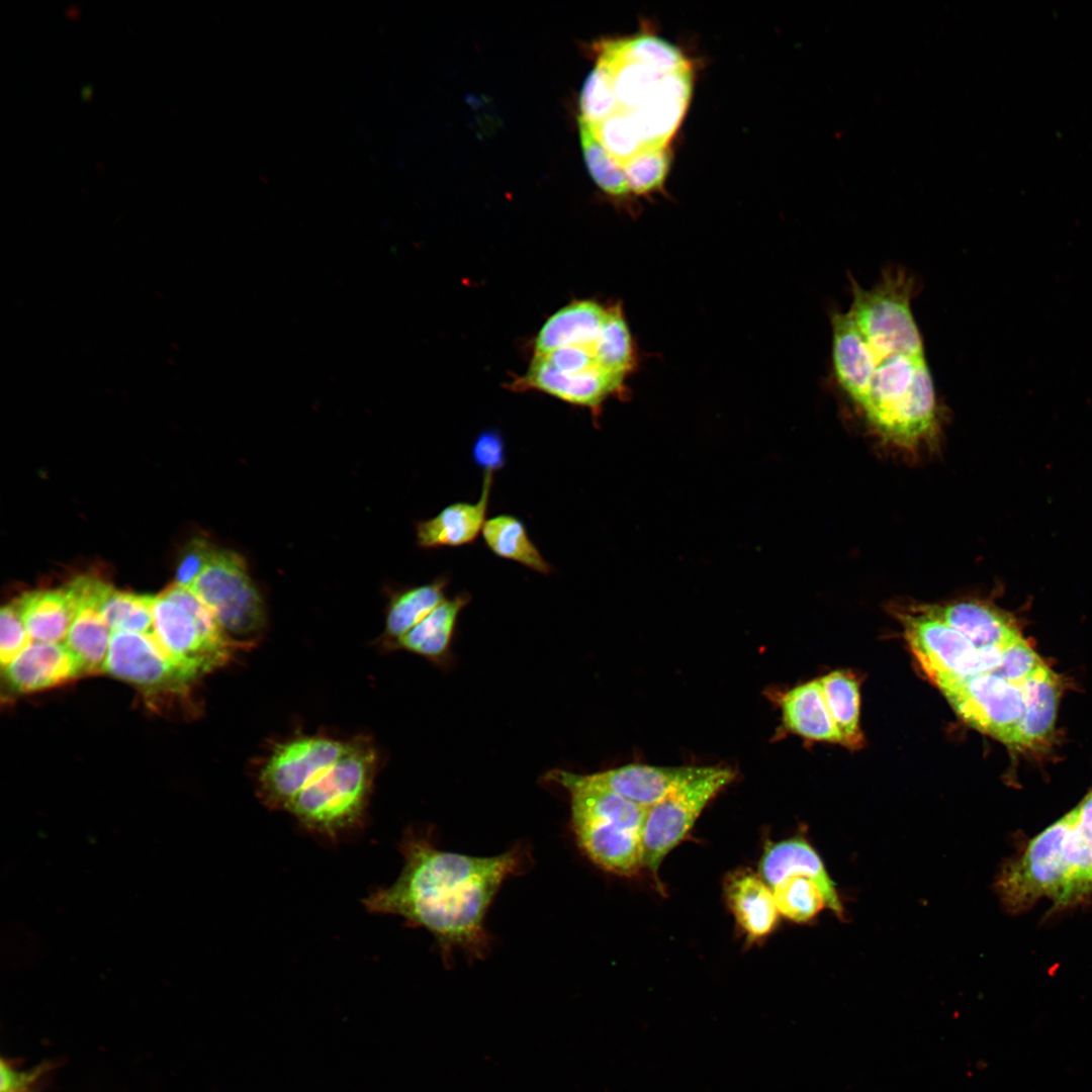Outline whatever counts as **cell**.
Segmentation results:
<instances>
[{
    "mask_svg": "<svg viewBox=\"0 0 1092 1092\" xmlns=\"http://www.w3.org/2000/svg\"><path fill=\"white\" fill-rule=\"evenodd\" d=\"M917 290L890 266L870 288L851 279L849 307L831 315L835 385L882 447L911 460L937 449L945 421L912 311Z\"/></svg>",
    "mask_w": 1092,
    "mask_h": 1092,
    "instance_id": "cell-1",
    "label": "cell"
},
{
    "mask_svg": "<svg viewBox=\"0 0 1092 1092\" xmlns=\"http://www.w3.org/2000/svg\"><path fill=\"white\" fill-rule=\"evenodd\" d=\"M403 867L396 881L365 900L372 913L402 917L435 937L444 963L456 949L482 960L490 949L487 912L504 883L531 864L525 845L493 856L442 850L431 830L411 829L399 843Z\"/></svg>",
    "mask_w": 1092,
    "mask_h": 1092,
    "instance_id": "cell-2",
    "label": "cell"
},
{
    "mask_svg": "<svg viewBox=\"0 0 1092 1092\" xmlns=\"http://www.w3.org/2000/svg\"><path fill=\"white\" fill-rule=\"evenodd\" d=\"M545 779L569 795L570 828L581 852L600 869L632 877L643 868L645 808L563 769Z\"/></svg>",
    "mask_w": 1092,
    "mask_h": 1092,
    "instance_id": "cell-3",
    "label": "cell"
},
{
    "mask_svg": "<svg viewBox=\"0 0 1092 1092\" xmlns=\"http://www.w3.org/2000/svg\"><path fill=\"white\" fill-rule=\"evenodd\" d=\"M371 745L354 741L286 807L306 829L336 838L362 824L375 772Z\"/></svg>",
    "mask_w": 1092,
    "mask_h": 1092,
    "instance_id": "cell-4",
    "label": "cell"
},
{
    "mask_svg": "<svg viewBox=\"0 0 1092 1092\" xmlns=\"http://www.w3.org/2000/svg\"><path fill=\"white\" fill-rule=\"evenodd\" d=\"M906 641L921 668L938 688L992 672L1003 647L977 648L960 632L920 605L897 611Z\"/></svg>",
    "mask_w": 1092,
    "mask_h": 1092,
    "instance_id": "cell-5",
    "label": "cell"
},
{
    "mask_svg": "<svg viewBox=\"0 0 1092 1092\" xmlns=\"http://www.w3.org/2000/svg\"><path fill=\"white\" fill-rule=\"evenodd\" d=\"M1075 818L1074 808L1029 840L1018 856L1001 868L995 889L1009 913H1022L1043 897L1057 900L1067 873L1066 840Z\"/></svg>",
    "mask_w": 1092,
    "mask_h": 1092,
    "instance_id": "cell-6",
    "label": "cell"
},
{
    "mask_svg": "<svg viewBox=\"0 0 1092 1092\" xmlns=\"http://www.w3.org/2000/svg\"><path fill=\"white\" fill-rule=\"evenodd\" d=\"M735 778L728 767L709 766L658 803L647 808L643 832V868L656 879L664 857L687 836L705 807Z\"/></svg>",
    "mask_w": 1092,
    "mask_h": 1092,
    "instance_id": "cell-7",
    "label": "cell"
},
{
    "mask_svg": "<svg viewBox=\"0 0 1092 1092\" xmlns=\"http://www.w3.org/2000/svg\"><path fill=\"white\" fill-rule=\"evenodd\" d=\"M189 588L211 610L229 635L252 636L265 625L262 598L244 560L233 551L216 549Z\"/></svg>",
    "mask_w": 1092,
    "mask_h": 1092,
    "instance_id": "cell-8",
    "label": "cell"
},
{
    "mask_svg": "<svg viewBox=\"0 0 1092 1092\" xmlns=\"http://www.w3.org/2000/svg\"><path fill=\"white\" fill-rule=\"evenodd\" d=\"M350 742L325 737H301L277 745L259 775L262 800L275 809L288 804L329 769L349 748Z\"/></svg>",
    "mask_w": 1092,
    "mask_h": 1092,
    "instance_id": "cell-9",
    "label": "cell"
},
{
    "mask_svg": "<svg viewBox=\"0 0 1092 1092\" xmlns=\"http://www.w3.org/2000/svg\"><path fill=\"white\" fill-rule=\"evenodd\" d=\"M103 671L152 698L184 696L197 679L165 652L154 634L134 632L111 633Z\"/></svg>",
    "mask_w": 1092,
    "mask_h": 1092,
    "instance_id": "cell-10",
    "label": "cell"
},
{
    "mask_svg": "<svg viewBox=\"0 0 1092 1092\" xmlns=\"http://www.w3.org/2000/svg\"><path fill=\"white\" fill-rule=\"evenodd\" d=\"M939 690L966 723L1011 745L1023 712L1019 685L988 672L950 682Z\"/></svg>",
    "mask_w": 1092,
    "mask_h": 1092,
    "instance_id": "cell-11",
    "label": "cell"
},
{
    "mask_svg": "<svg viewBox=\"0 0 1092 1092\" xmlns=\"http://www.w3.org/2000/svg\"><path fill=\"white\" fill-rule=\"evenodd\" d=\"M153 624L161 647L196 678L225 664L237 648L208 639L191 616L163 594L155 597Z\"/></svg>",
    "mask_w": 1092,
    "mask_h": 1092,
    "instance_id": "cell-12",
    "label": "cell"
},
{
    "mask_svg": "<svg viewBox=\"0 0 1092 1092\" xmlns=\"http://www.w3.org/2000/svg\"><path fill=\"white\" fill-rule=\"evenodd\" d=\"M111 587L89 575L77 576L65 587L75 608L66 646L79 658L85 674L103 671L112 632L100 609Z\"/></svg>",
    "mask_w": 1092,
    "mask_h": 1092,
    "instance_id": "cell-13",
    "label": "cell"
},
{
    "mask_svg": "<svg viewBox=\"0 0 1092 1092\" xmlns=\"http://www.w3.org/2000/svg\"><path fill=\"white\" fill-rule=\"evenodd\" d=\"M624 381V378L600 366L580 372H562L543 357L534 356L525 375L516 380L512 387L516 390H539L569 404L589 408L598 416L610 396L623 394Z\"/></svg>",
    "mask_w": 1092,
    "mask_h": 1092,
    "instance_id": "cell-14",
    "label": "cell"
},
{
    "mask_svg": "<svg viewBox=\"0 0 1092 1092\" xmlns=\"http://www.w3.org/2000/svg\"><path fill=\"white\" fill-rule=\"evenodd\" d=\"M8 687L28 694L62 686L85 674L79 658L62 643L31 641L2 668Z\"/></svg>",
    "mask_w": 1092,
    "mask_h": 1092,
    "instance_id": "cell-15",
    "label": "cell"
},
{
    "mask_svg": "<svg viewBox=\"0 0 1092 1092\" xmlns=\"http://www.w3.org/2000/svg\"><path fill=\"white\" fill-rule=\"evenodd\" d=\"M920 606L977 648L1003 647L1021 636L1015 618L986 600L963 599Z\"/></svg>",
    "mask_w": 1092,
    "mask_h": 1092,
    "instance_id": "cell-16",
    "label": "cell"
},
{
    "mask_svg": "<svg viewBox=\"0 0 1092 1092\" xmlns=\"http://www.w3.org/2000/svg\"><path fill=\"white\" fill-rule=\"evenodd\" d=\"M704 767H664L632 763L581 776L586 782L647 809L700 775Z\"/></svg>",
    "mask_w": 1092,
    "mask_h": 1092,
    "instance_id": "cell-17",
    "label": "cell"
},
{
    "mask_svg": "<svg viewBox=\"0 0 1092 1092\" xmlns=\"http://www.w3.org/2000/svg\"><path fill=\"white\" fill-rule=\"evenodd\" d=\"M692 84L691 69L666 75L647 102L632 112L620 111L634 123L643 150L667 148L686 112Z\"/></svg>",
    "mask_w": 1092,
    "mask_h": 1092,
    "instance_id": "cell-18",
    "label": "cell"
},
{
    "mask_svg": "<svg viewBox=\"0 0 1092 1092\" xmlns=\"http://www.w3.org/2000/svg\"><path fill=\"white\" fill-rule=\"evenodd\" d=\"M1023 712L1010 747L1035 751L1050 743L1055 730L1063 685L1044 663L1020 685Z\"/></svg>",
    "mask_w": 1092,
    "mask_h": 1092,
    "instance_id": "cell-19",
    "label": "cell"
},
{
    "mask_svg": "<svg viewBox=\"0 0 1092 1092\" xmlns=\"http://www.w3.org/2000/svg\"><path fill=\"white\" fill-rule=\"evenodd\" d=\"M759 876L770 888L791 876L812 879L821 888L826 905L842 916V905L833 882L818 853L802 837L768 843L759 862Z\"/></svg>",
    "mask_w": 1092,
    "mask_h": 1092,
    "instance_id": "cell-20",
    "label": "cell"
},
{
    "mask_svg": "<svg viewBox=\"0 0 1092 1092\" xmlns=\"http://www.w3.org/2000/svg\"><path fill=\"white\" fill-rule=\"evenodd\" d=\"M493 474L483 473L482 490L475 503L458 502L437 516L417 525V541L422 548L458 547L471 544L486 521Z\"/></svg>",
    "mask_w": 1092,
    "mask_h": 1092,
    "instance_id": "cell-21",
    "label": "cell"
},
{
    "mask_svg": "<svg viewBox=\"0 0 1092 1092\" xmlns=\"http://www.w3.org/2000/svg\"><path fill=\"white\" fill-rule=\"evenodd\" d=\"M728 907L749 941L768 936L776 928L779 911L771 888L749 871L732 874L725 884Z\"/></svg>",
    "mask_w": 1092,
    "mask_h": 1092,
    "instance_id": "cell-22",
    "label": "cell"
},
{
    "mask_svg": "<svg viewBox=\"0 0 1092 1092\" xmlns=\"http://www.w3.org/2000/svg\"><path fill=\"white\" fill-rule=\"evenodd\" d=\"M608 307L594 300H575L550 315L538 332L534 355L565 347L593 348L604 325Z\"/></svg>",
    "mask_w": 1092,
    "mask_h": 1092,
    "instance_id": "cell-23",
    "label": "cell"
},
{
    "mask_svg": "<svg viewBox=\"0 0 1092 1092\" xmlns=\"http://www.w3.org/2000/svg\"><path fill=\"white\" fill-rule=\"evenodd\" d=\"M471 597L467 592L445 599L423 621L396 640V645L448 668L453 663L452 643L461 611Z\"/></svg>",
    "mask_w": 1092,
    "mask_h": 1092,
    "instance_id": "cell-24",
    "label": "cell"
},
{
    "mask_svg": "<svg viewBox=\"0 0 1092 1092\" xmlns=\"http://www.w3.org/2000/svg\"><path fill=\"white\" fill-rule=\"evenodd\" d=\"M1065 846L1067 873L1055 905L1066 907L1092 893V791L1075 807Z\"/></svg>",
    "mask_w": 1092,
    "mask_h": 1092,
    "instance_id": "cell-25",
    "label": "cell"
},
{
    "mask_svg": "<svg viewBox=\"0 0 1092 1092\" xmlns=\"http://www.w3.org/2000/svg\"><path fill=\"white\" fill-rule=\"evenodd\" d=\"M785 727L804 738L842 744L826 705L819 679L799 685L780 699Z\"/></svg>",
    "mask_w": 1092,
    "mask_h": 1092,
    "instance_id": "cell-26",
    "label": "cell"
},
{
    "mask_svg": "<svg viewBox=\"0 0 1092 1092\" xmlns=\"http://www.w3.org/2000/svg\"><path fill=\"white\" fill-rule=\"evenodd\" d=\"M14 603L31 641L66 640L75 612L66 588L28 592Z\"/></svg>",
    "mask_w": 1092,
    "mask_h": 1092,
    "instance_id": "cell-27",
    "label": "cell"
},
{
    "mask_svg": "<svg viewBox=\"0 0 1092 1092\" xmlns=\"http://www.w3.org/2000/svg\"><path fill=\"white\" fill-rule=\"evenodd\" d=\"M481 535L487 548L496 556L541 574L551 573V564L530 539L525 524L519 518L502 514L487 519Z\"/></svg>",
    "mask_w": 1092,
    "mask_h": 1092,
    "instance_id": "cell-28",
    "label": "cell"
},
{
    "mask_svg": "<svg viewBox=\"0 0 1092 1092\" xmlns=\"http://www.w3.org/2000/svg\"><path fill=\"white\" fill-rule=\"evenodd\" d=\"M819 682L841 737L842 745L857 748L862 744L859 728V692L856 678L845 671H832Z\"/></svg>",
    "mask_w": 1092,
    "mask_h": 1092,
    "instance_id": "cell-29",
    "label": "cell"
},
{
    "mask_svg": "<svg viewBox=\"0 0 1092 1092\" xmlns=\"http://www.w3.org/2000/svg\"><path fill=\"white\" fill-rule=\"evenodd\" d=\"M449 584L447 576L406 589L395 596L388 608L385 632L388 637L399 639L423 621L445 599Z\"/></svg>",
    "mask_w": 1092,
    "mask_h": 1092,
    "instance_id": "cell-30",
    "label": "cell"
},
{
    "mask_svg": "<svg viewBox=\"0 0 1092 1092\" xmlns=\"http://www.w3.org/2000/svg\"><path fill=\"white\" fill-rule=\"evenodd\" d=\"M593 352L602 369L621 378L625 379L635 366L636 355L632 337L619 305L608 307Z\"/></svg>",
    "mask_w": 1092,
    "mask_h": 1092,
    "instance_id": "cell-31",
    "label": "cell"
},
{
    "mask_svg": "<svg viewBox=\"0 0 1092 1092\" xmlns=\"http://www.w3.org/2000/svg\"><path fill=\"white\" fill-rule=\"evenodd\" d=\"M154 596L111 587L102 602L101 615L111 632L154 634Z\"/></svg>",
    "mask_w": 1092,
    "mask_h": 1092,
    "instance_id": "cell-32",
    "label": "cell"
},
{
    "mask_svg": "<svg viewBox=\"0 0 1092 1092\" xmlns=\"http://www.w3.org/2000/svg\"><path fill=\"white\" fill-rule=\"evenodd\" d=\"M771 890L779 913L794 922L809 921L826 905L821 888L807 877H788Z\"/></svg>",
    "mask_w": 1092,
    "mask_h": 1092,
    "instance_id": "cell-33",
    "label": "cell"
},
{
    "mask_svg": "<svg viewBox=\"0 0 1092 1092\" xmlns=\"http://www.w3.org/2000/svg\"><path fill=\"white\" fill-rule=\"evenodd\" d=\"M579 132L585 164L595 182L609 194H626L630 189L624 168L611 157L581 118Z\"/></svg>",
    "mask_w": 1092,
    "mask_h": 1092,
    "instance_id": "cell-34",
    "label": "cell"
},
{
    "mask_svg": "<svg viewBox=\"0 0 1092 1092\" xmlns=\"http://www.w3.org/2000/svg\"><path fill=\"white\" fill-rule=\"evenodd\" d=\"M588 125L611 157L623 168L627 161L643 150L634 123L620 111L596 125Z\"/></svg>",
    "mask_w": 1092,
    "mask_h": 1092,
    "instance_id": "cell-35",
    "label": "cell"
},
{
    "mask_svg": "<svg viewBox=\"0 0 1092 1092\" xmlns=\"http://www.w3.org/2000/svg\"><path fill=\"white\" fill-rule=\"evenodd\" d=\"M618 105L613 91L609 70L600 62L584 81L580 95V117L590 125H596L617 111Z\"/></svg>",
    "mask_w": 1092,
    "mask_h": 1092,
    "instance_id": "cell-36",
    "label": "cell"
},
{
    "mask_svg": "<svg viewBox=\"0 0 1092 1092\" xmlns=\"http://www.w3.org/2000/svg\"><path fill=\"white\" fill-rule=\"evenodd\" d=\"M623 40L628 57L664 74L669 75L691 69L684 55L675 47L659 37L643 34Z\"/></svg>",
    "mask_w": 1092,
    "mask_h": 1092,
    "instance_id": "cell-37",
    "label": "cell"
},
{
    "mask_svg": "<svg viewBox=\"0 0 1092 1092\" xmlns=\"http://www.w3.org/2000/svg\"><path fill=\"white\" fill-rule=\"evenodd\" d=\"M669 164L668 147L639 152L624 165L629 189L636 194H644L660 187Z\"/></svg>",
    "mask_w": 1092,
    "mask_h": 1092,
    "instance_id": "cell-38",
    "label": "cell"
},
{
    "mask_svg": "<svg viewBox=\"0 0 1092 1092\" xmlns=\"http://www.w3.org/2000/svg\"><path fill=\"white\" fill-rule=\"evenodd\" d=\"M1041 664L1043 661L1021 635L1003 648L999 664L992 672L1020 686Z\"/></svg>",
    "mask_w": 1092,
    "mask_h": 1092,
    "instance_id": "cell-39",
    "label": "cell"
},
{
    "mask_svg": "<svg viewBox=\"0 0 1092 1092\" xmlns=\"http://www.w3.org/2000/svg\"><path fill=\"white\" fill-rule=\"evenodd\" d=\"M31 642L15 603L6 605L0 613V661L8 665Z\"/></svg>",
    "mask_w": 1092,
    "mask_h": 1092,
    "instance_id": "cell-40",
    "label": "cell"
},
{
    "mask_svg": "<svg viewBox=\"0 0 1092 1092\" xmlns=\"http://www.w3.org/2000/svg\"><path fill=\"white\" fill-rule=\"evenodd\" d=\"M471 457L483 473L494 474L506 464V443L502 433L495 429L479 433L471 448Z\"/></svg>",
    "mask_w": 1092,
    "mask_h": 1092,
    "instance_id": "cell-41",
    "label": "cell"
},
{
    "mask_svg": "<svg viewBox=\"0 0 1092 1092\" xmlns=\"http://www.w3.org/2000/svg\"><path fill=\"white\" fill-rule=\"evenodd\" d=\"M215 551L216 549L203 539L189 542L180 557L175 583L189 587L207 566Z\"/></svg>",
    "mask_w": 1092,
    "mask_h": 1092,
    "instance_id": "cell-42",
    "label": "cell"
},
{
    "mask_svg": "<svg viewBox=\"0 0 1092 1092\" xmlns=\"http://www.w3.org/2000/svg\"><path fill=\"white\" fill-rule=\"evenodd\" d=\"M534 356L543 357L552 367L562 372H580L599 366L593 348L588 347H565L545 355Z\"/></svg>",
    "mask_w": 1092,
    "mask_h": 1092,
    "instance_id": "cell-43",
    "label": "cell"
},
{
    "mask_svg": "<svg viewBox=\"0 0 1092 1092\" xmlns=\"http://www.w3.org/2000/svg\"><path fill=\"white\" fill-rule=\"evenodd\" d=\"M42 1072L43 1068L41 1067L20 1072L11 1067L5 1060H2L0 1092H31L33 1085Z\"/></svg>",
    "mask_w": 1092,
    "mask_h": 1092,
    "instance_id": "cell-44",
    "label": "cell"
}]
</instances>
